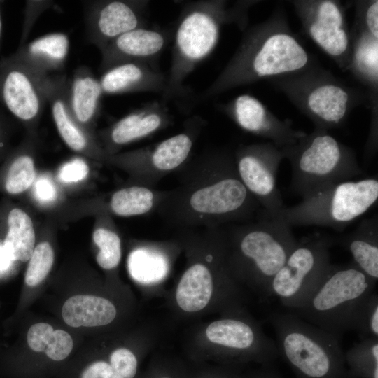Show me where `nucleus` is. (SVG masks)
Here are the masks:
<instances>
[{"mask_svg": "<svg viewBox=\"0 0 378 378\" xmlns=\"http://www.w3.org/2000/svg\"><path fill=\"white\" fill-rule=\"evenodd\" d=\"M179 171L180 184L165 191L156 211L178 230L244 223L260 210L237 174L233 154L227 150L207 152Z\"/></svg>", "mask_w": 378, "mask_h": 378, "instance_id": "f257e3e1", "label": "nucleus"}, {"mask_svg": "<svg viewBox=\"0 0 378 378\" xmlns=\"http://www.w3.org/2000/svg\"><path fill=\"white\" fill-rule=\"evenodd\" d=\"M176 238L186 258L168 296L169 308L182 320L245 307L247 295L226 262L222 227L181 230Z\"/></svg>", "mask_w": 378, "mask_h": 378, "instance_id": "f03ea898", "label": "nucleus"}, {"mask_svg": "<svg viewBox=\"0 0 378 378\" xmlns=\"http://www.w3.org/2000/svg\"><path fill=\"white\" fill-rule=\"evenodd\" d=\"M309 56L280 15L248 29L228 63L200 96L212 98L261 79L301 72Z\"/></svg>", "mask_w": 378, "mask_h": 378, "instance_id": "7ed1b4c3", "label": "nucleus"}, {"mask_svg": "<svg viewBox=\"0 0 378 378\" xmlns=\"http://www.w3.org/2000/svg\"><path fill=\"white\" fill-rule=\"evenodd\" d=\"M255 221L223 226L226 262L235 280L262 300L272 296V279L298 241L293 227L260 209Z\"/></svg>", "mask_w": 378, "mask_h": 378, "instance_id": "20e7f679", "label": "nucleus"}, {"mask_svg": "<svg viewBox=\"0 0 378 378\" xmlns=\"http://www.w3.org/2000/svg\"><path fill=\"white\" fill-rule=\"evenodd\" d=\"M186 348L192 363L213 362L237 370L249 363L272 365L279 357L275 342L245 307L223 312L192 329Z\"/></svg>", "mask_w": 378, "mask_h": 378, "instance_id": "39448f33", "label": "nucleus"}, {"mask_svg": "<svg viewBox=\"0 0 378 378\" xmlns=\"http://www.w3.org/2000/svg\"><path fill=\"white\" fill-rule=\"evenodd\" d=\"M246 5L239 2L230 6L220 0L184 4L173 31L172 62L162 99L188 96L186 78L213 52L223 25L232 22L241 25L245 22Z\"/></svg>", "mask_w": 378, "mask_h": 378, "instance_id": "423d86ee", "label": "nucleus"}, {"mask_svg": "<svg viewBox=\"0 0 378 378\" xmlns=\"http://www.w3.org/2000/svg\"><path fill=\"white\" fill-rule=\"evenodd\" d=\"M267 321L276 333L279 356L297 378H346L339 338L293 312L273 313Z\"/></svg>", "mask_w": 378, "mask_h": 378, "instance_id": "0eeeda50", "label": "nucleus"}, {"mask_svg": "<svg viewBox=\"0 0 378 378\" xmlns=\"http://www.w3.org/2000/svg\"><path fill=\"white\" fill-rule=\"evenodd\" d=\"M281 150L291 167L289 188L302 198L363 174L354 150L325 130L315 128Z\"/></svg>", "mask_w": 378, "mask_h": 378, "instance_id": "6e6552de", "label": "nucleus"}, {"mask_svg": "<svg viewBox=\"0 0 378 378\" xmlns=\"http://www.w3.org/2000/svg\"><path fill=\"white\" fill-rule=\"evenodd\" d=\"M376 283L354 262L331 264L304 302L293 312L340 340Z\"/></svg>", "mask_w": 378, "mask_h": 378, "instance_id": "1a4fd4ad", "label": "nucleus"}, {"mask_svg": "<svg viewBox=\"0 0 378 378\" xmlns=\"http://www.w3.org/2000/svg\"><path fill=\"white\" fill-rule=\"evenodd\" d=\"M378 200L376 176L349 180L323 188L292 206L266 214L283 219L292 227L317 225L343 231L364 215Z\"/></svg>", "mask_w": 378, "mask_h": 378, "instance_id": "9d476101", "label": "nucleus"}, {"mask_svg": "<svg viewBox=\"0 0 378 378\" xmlns=\"http://www.w3.org/2000/svg\"><path fill=\"white\" fill-rule=\"evenodd\" d=\"M202 122L200 118L193 117L183 130L159 143L106 158L130 172L138 181L136 185L155 188L162 178L178 171L188 161Z\"/></svg>", "mask_w": 378, "mask_h": 378, "instance_id": "9b49d317", "label": "nucleus"}, {"mask_svg": "<svg viewBox=\"0 0 378 378\" xmlns=\"http://www.w3.org/2000/svg\"><path fill=\"white\" fill-rule=\"evenodd\" d=\"M332 244L327 237L298 241L272 280V295L287 308H299L331 265L329 248Z\"/></svg>", "mask_w": 378, "mask_h": 378, "instance_id": "f8f14e48", "label": "nucleus"}, {"mask_svg": "<svg viewBox=\"0 0 378 378\" xmlns=\"http://www.w3.org/2000/svg\"><path fill=\"white\" fill-rule=\"evenodd\" d=\"M233 155L241 182L262 209L274 212L282 209L284 202L276 185L284 158L281 148L271 141L240 145Z\"/></svg>", "mask_w": 378, "mask_h": 378, "instance_id": "ddd939ff", "label": "nucleus"}, {"mask_svg": "<svg viewBox=\"0 0 378 378\" xmlns=\"http://www.w3.org/2000/svg\"><path fill=\"white\" fill-rule=\"evenodd\" d=\"M298 89L286 91L316 127L328 130L342 125L355 103L352 91L330 76L304 75Z\"/></svg>", "mask_w": 378, "mask_h": 378, "instance_id": "4468645a", "label": "nucleus"}, {"mask_svg": "<svg viewBox=\"0 0 378 378\" xmlns=\"http://www.w3.org/2000/svg\"><path fill=\"white\" fill-rule=\"evenodd\" d=\"M47 75L10 59H0V105L27 125L36 123L47 102Z\"/></svg>", "mask_w": 378, "mask_h": 378, "instance_id": "2eb2a0df", "label": "nucleus"}, {"mask_svg": "<svg viewBox=\"0 0 378 378\" xmlns=\"http://www.w3.org/2000/svg\"><path fill=\"white\" fill-rule=\"evenodd\" d=\"M295 4L312 40L341 68H349L353 48L340 4L330 0Z\"/></svg>", "mask_w": 378, "mask_h": 378, "instance_id": "dca6fc26", "label": "nucleus"}, {"mask_svg": "<svg viewBox=\"0 0 378 378\" xmlns=\"http://www.w3.org/2000/svg\"><path fill=\"white\" fill-rule=\"evenodd\" d=\"M150 2L144 0H102L85 3L88 41L100 52L120 36L146 27Z\"/></svg>", "mask_w": 378, "mask_h": 378, "instance_id": "f3484780", "label": "nucleus"}, {"mask_svg": "<svg viewBox=\"0 0 378 378\" xmlns=\"http://www.w3.org/2000/svg\"><path fill=\"white\" fill-rule=\"evenodd\" d=\"M241 129L268 139L279 148L295 144L307 134L294 130L290 122L277 118L257 98L241 94L220 106Z\"/></svg>", "mask_w": 378, "mask_h": 378, "instance_id": "a211bd4d", "label": "nucleus"}, {"mask_svg": "<svg viewBox=\"0 0 378 378\" xmlns=\"http://www.w3.org/2000/svg\"><path fill=\"white\" fill-rule=\"evenodd\" d=\"M174 30L148 28L131 30L113 41L101 52L100 71L130 62H146L155 65L173 38Z\"/></svg>", "mask_w": 378, "mask_h": 378, "instance_id": "6ab92c4d", "label": "nucleus"}, {"mask_svg": "<svg viewBox=\"0 0 378 378\" xmlns=\"http://www.w3.org/2000/svg\"><path fill=\"white\" fill-rule=\"evenodd\" d=\"M172 115L164 99L150 102L114 122L103 137L107 155L115 154L122 146L144 139L168 127Z\"/></svg>", "mask_w": 378, "mask_h": 378, "instance_id": "aec40b11", "label": "nucleus"}, {"mask_svg": "<svg viewBox=\"0 0 378 378\" xmlns=\"http://www.w3.org/2000/svg\"><path fill=\"white\" fill-rule=\"evenodd\" d=\"M167 82V76L158 65L141 62L116 65L103 72L99 79L103 93L106 94L155 92L162 96Z\"/></svg>", "mask_w": 378, "mask_h": 378, "instance_id": "412c9836", "label": "nucleus"}, {"mask_svg": "<svg viewBox=\"0 0 378 378\" xmlns=\"http://www.w3.org/2000/svg\"><path fill=\"white\" fill-rule=\"evenodd\" d=\"M44 83L54 122L64 143L77 152L100 153L71 113L68 102L69 78L64 75H47Z\"/></svg>", "mask_w": 378, "mask_h": 378, "instance_id": "4be33fe9", "label": "nucleus"}, {"mask_svg": "<svg viewBox=\"0 0 378 378\" xmlns=\"http://www.w3.org/2000/svg\"><path fill=\"white\" fill-rule=\"evenodd\" d=\"M181 252L182 248L176 237L167 241H148L130 253L128 270L132 279L143 286H159Z\"/></svg>", "mask_w": 378, "mask_h": 378, "instance_id": "5701e85b", "label": "nucleus"}, {"mask_svg": "<svg viewBox=\"0 0 378 378\" xmlns=\"http://www.w3.org/2000/svg\"><path fill=\"white\" fill-rule=\"evenodd\" d=\"M69 48L68 36L55 32L19 46L15 52L8 57L36 72L49 75L64 67Z\"/></svg>", "mask_w": 378, "mask_h": 378, "instance_id": "b1692460", "label": "nucleus"}, {"mask_svg": "<svg viewBox=\"0 0 378 378\" xmlns=\"http://www.w3.org/2000/svg\"><path fill=\"white\" fill-rule=\"evenodd\" d=\"M104 94L99 80L86 66H80L69 79L68 102L76 122L84 129L98 117Z\"/></svg>", "mask_w": 378, "mask_h": 378, "instance_id": "393cba45", "label": "nucleus"}, {"mask_svg": "<svg viewBox=\"0 0 378 378\" xmlns=\"http://www.w3.org/2000/svg\"><path fill=\"white\" fill-rule=\"evenodd\" d=\"M353 262L372 281L378 279V217L362 220L356 229L339 239Z\"/></svg>", "mask_w": 378, "mask_h": 378, "instance_id": "a878e982", "label": "nucleus"}, {"mask_svg": "<svg viewBox=\"0 0 378 378\" xmlns=\"http://www.w3.org/2000/svg\"><path fill=\"white\" fill-rule=\"evenodd\" d=\"M117 313V308L111 300L86 295L69 298L62 310L64 322L74 328L107 326L115 319Z\"/></svg>", "mask_w": 378, "mask_h": 378, "instance_id": "bb28decb", "label": "nucleus"}, {"mask_svg": "<svg viewBox=\"0 0 378 378\" xmlns=\"http://www.w3.org/2000/svg\"><path fill=\"white\" fill-rule=\"evenodd\" d=\"M166 190L134 184L115 191L108 202V208L119 216H135L156 211Z\"/></svg>", "mask_w": 378, "mask_h": 378, "instance_id": "cd10ccee", "label": "nucleus"}, {"mask_svg": "<svg viewBox=\"0 0 378 378\" xmlns=\"http://www.w3.org/2000/svg\"><path fill=\"white\" fill-rule=\"evenodd\" d=\"M8 230L3 248L12 261L26 262L35 248V231L29 216L19 208L12 209L8 216Z\"/></svg>", "mask_w": 378, "mask_h": 378, "instance_id": "c85d7f7f", "label": "nucleus"}, {"mask_svg": "<svg viewBox=\"0 0 378 378\" xmlns=\"http://www.w3.org/2000/svg\"><path fill=\"white\" fill-rule=\"evenodd\" d=\"M139 366V357L127 346H119L111 352L108 360L90 364L80 378H135Z\"/></svg>", "mask_w": 378, "mask_h": 378, "instance_id": "c756f323", "label": "nucleus"}, {"mask_svg": "<svg viewBox=\"0 0 378 378\" xmlns=\"http://www.w3.org/2000/svg\"><path fill=\"white\" fill-rule=\"evenodd\" d=\"M27 342L34 351H44L52 360H62L66 358L73 349L71 335L62 330H54L46 323L31 326L27 333Z\"/></svg>", "mask_w": 378, "mask_h": 378, "instance_id": "7c9ffc66", "label": "nucleus"}, {"mask_svg": "<svg viewBox=\"0 0 378 378\" xmlns=\"http://www.w3.org/2000/svg\"><path fill=\"white\" fill-rule=\"evenodd\" d=\"M344 356L346 378H378V339H362Z\"/></svg>", "mask_w": 378, "mask_h": 378, "instance_id": "2f4dec72", "label": "nucleus"}, {"mask_svg": "<svg viewBox=\"0 0 378 378\" xmlns=\"http://www.w3.org/2000/svg\"><path fill=\"white\" fill-rule=\"evenodd\" d=\"M377 41L365 31L352 50L350 63L360 78L374 86L377 83Z\"/></svg>", "mask_w": 378, "mask_h": 378, "instance_id": "473e14b6", "label": "nucleus"}, {"mask_svg": "<svg viewBox=\"0 0 378 378\" xmlns=\"http://www.w3.org/2000/svg\"><path fill=\"white\" fill-rule=\"evenodd\" d=\"M93 241L99 248L96 260L98 265L105 270L117 268L122 257L121 239L113 230L98 227L93 232Z\"/></svg>", "mask_w": 378, "mask_h": 378, "instance_id": "72a5a7b5", "label": "nucleus"}, {"mask_svg": "<svg viewBox=\"0 0 378 378\" xmlns=\"http://www.w3.org/2000/svg\"><path fill=\"white\" fill-rule=\"evenodd\" d=\"M194 364L181 358L153 354L144 378H192Z\"/></svg>", "mask_w": 378, "mask_h": 378, "instance_id": "f704fd0d", "label": "nucleus"}, {"mask_svg": "<svg viewBox=\"0 0 378 378\" xmlns=\"http://www.w3.org/2000/svg\"><path fill=\"white\" fill-rule=\"evenodd\" d=\"M35 178L34 161L27 153H19L13 160L6 179L5 188L10 194H19L28 189Z\"/></svg>", "mask_w": 378, "mask_h": 378, "instance_id": "c9c22d12", "label": "nucleus"}, {"mask_svg": "<svg viewBox=\"0 0 378 378\" xmlns=\"http://www.w3.org/2000/svg\"><path fill=\"white\" fill-rule=\"evenodd\" d=\"M351 330L358 332L360 340L378 339V296L373 292L358 309L353 320Z\"/></svg>", "mask_w": 378, "mask_h": 378, "instance_id": "e433bc0d", "label": "nucleus"}, {"mask_svg": "<svg viewBox=\"0 0 378 378\" xmlns=\"http://www.w3.org/2000/svg\"><path fill=\"white\" fill-rule=\"evenodd\" d=\"M53 261L54 252L48 242H42L35 246L25 275L27 285L34 287L41 283L48 274Z\"/></svg>", "mask_w": 378, "mask_h": 378, "instance_id": "4c0bfd02", "label": "nucleus"}, {"mask_svg": "<svg viewBox=\"0 0 378 378\" xmlns=\"http://www.w3.org/2000/svg\"><path fill=\"white\" fill-rule=\"evenodd\" d=\"M52 1H26L20 46L26 43L30 32L38 18L53 5Z\"/></svg>", "mask_w": 378, "mask_h": 378, "instance_id": "58836bf2", "label": "nucleus"}, {"mask_svg": "<svg viewBox=\"0 0 378 378\" xmlns=\"http://www.w3.org/2000/svg\"><path fill=\"white\" fill-rule=\"evenodd\" d=\"M192 378H243L240 370L219 365L194 364Z\"/></svg>", "mask_w": 378, "mask_h": 378, "instance_id": "ea45409f", "label": "nucleus"}, {"mask_svg": "<svg viewBox=\"0 0 378 378\" xmlns=\"http://www.w3.org/2000/svg\"><path fill=\"white\" fill-rule=\"evenodd\" d=\"M88 172V164L83 160L76 159L61 167L59 178L64 183H75L84 179Z\"/></svg>", "mask_w": 378, "mask_h": 378, "instance_id": "a19ab883", "label": "nucleus"}, {"mask_svg": "<svg viewBox=\"0 0 378 378\" xmlns=\"http://www.w3.org/2000/svg\"><path fill=\"white\" fill-rule=\"evenodd\" d=\"M364 20L366 31L370 35L378 39V1L368 4L365 10Z\"/></svg>", "mask_w": 378, "mask_h": 378, "instance_id": "79ce46f5", "label": "nucleus"}, {"mask_svg": "<svg viewBox=\"0 0 378 378\" xmlns=\"http://www.w3.org/2000/svg\"><path fill=\"white\" fill-rule=\"evenodd\" d=\"M36 197L42 202L53 201L56 197V190L53 183L47 178H39L35 184Z\"/></svg>", "mask_w": 378, "mask_h": 378, "instance_id": "37998d69", "label": "nucleus"}, {"mask_svg": "<svg viewBox=\"0 0 378 378\" xmlns=\"http://www.w3.org/2000/svg\"><path fill=\"white\" fill-rule=\"evenodd\" d=\"M243 378H283L272 365H260L246 374H243Z\"/></svg>", "mask_w": 378, "mask_h": 378, "instance_id": "c03bdc74", "label": "nucleus"}, {"mask_svg": "<svg viewBox=\"0 0 378 378\" xmlns=\"http://www.w3.org/2000/svg\"><path fill=\"white\" fill-rule=\"evenodd\" d=\"M11 261L4 248L0 247V272L6 270Z\"/></svg>", "mask_w": 378, "mask_h": 378, "instance_id": "a18cd8bd", "label": "nucleus"}, {"mask_svg": "<svg viewBox=\"0 0 378 378\" xmlns=\"http://www.w3.org/2000/svg\"><path fill=\"white\" fill-rule=\"evenodd\" d=\"M5 121V115L3 113V108L0 105V150L4 146L3 125Z\"/></svg>", "mask_w": 378, "mask_h": 378, "instance_id": "49530a36", "label": "nucleus"}, {"mask_svg": "<svg viewBox=\"0 0 378 378\" xmlns=\"http://www.w3.org/2000/svg\"><path fill=\"white\" fill-rule=\"evenodd\" d=\"M2 1H0V50L2 43V38H3V20H2V14H1V4Z\"/></svg>", "mask_w": 378, "mask_h": 378, "instance_id": "de8ad7c7", "label": "nucleus"}]
</instances>
